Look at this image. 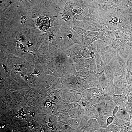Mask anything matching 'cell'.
Listing matches in <instances>:
<instances>
[{"label": "cell", "instance_id": "cell-1", "mask_svg": "<svg viewBox=\"0 0 132 132\" xmlns=\"http://www.w3.org/2000/svg\"><path fill=\"white\" fill-rule=\"evenodd\" d=\"M115 77L125 78L126 73L124 72L120 65L117 58H114L109 64Z\"/></svg>", "mask_w": 132, "mask_h": 132}, {"label": "cell", "instance_id": "cell-2", "mask_svg": "<svg viewBox=\"0 0 132 132\" xmlns=\"http://www.w3.org/2000/svg\"><path fill=\"white\" fill-rule=\"evenodd\" d=\"M117 53L116 50L109 47L106 51L99 54L106 65L109 64L111 60L117 57Z\"/></svg>", "mask_w": 132, "mask_h": 132}, {"label": "cell", "instance_id": "cell-3", "mask_svg": "<svg viewBox=\"0 0 132 132\" xmlns=\"http://www.w3.org/2000/svg\"><path fill=\"white\" fill-rule=\"evenodd\" d=\"M35 21L36 25L42 32H46L50 25L49 18L43 16L39 17Z\"/></svg>", "mask_w": 132, "mask_h": 132}, {"label": "cell", "instance_id": "cell-4", "mask_svg": "<svg viewBox=\"0 0 132 132\" xmlns=\"http://www.w3.org/2000/svg\"><path fill=\"white\" fill-rule=\"evenodd\" d=\"M116 105L112 99L109 100L106 102L102 114L108 117L112 116L113 109Z\"/></svg>", "mask_w": 132, "mask_h": 132}, {"label": "cell", "instance_id": "cell-5", "mask_svg": "<svg viewBox=\"0 0 132 132\" xmlns=\"http://www.w3.org/2000/svg\"><path fill=\"white\" fill-rule=\"evenodd\" d=\"M97 119L92 118L88 121L85 127L86 132H96L99 128Z\"/></svg>", "mask_w": 132, "mask_h": 132}, {"label": "cell", "instance_id": "cell-6", "mask_svg": "<svg viewBox=\"0 0 132 132\" xmlns=\"http://www.w3.org/2000/svg\"><path fill=\"white\" fill-rule=\"evenodd\" d=\"M115 115L118 118L125 121H130L129 116L126 111L125 105L119 106V110Z\"/></svg>", "mask_w": 132, "mask_h": 132}, {"label": "cell", "instance_id": "cell-7", "mask_svg": "<svg viewBox=\"0 0 132 132\" xmlns=\"http://www.w3.org/2000/svg\"><path fill=\"white\" fill-rule=\"evenodd\" d=\"M116 50L119 55L125 59L132 53L124 44H121Z\"/></svg>", "mask_w": 132, "mask_h": 132}, {"label": "cell", "instance_id": "cell-8", "mask_svg": "<svg viewBox=\"0 0 132 132\" xmlns=\"http://www.w3.org/2000/svg\"><path fill=\"white\" fill-rule=\"evenodd\" d=\"M112 100L116 105L119 106L124 105L127 99L125 94H113L112 95Z\"/></svg>", "mask_w": 132, "mask_h": 132}, {"label": "cell", "instance_id": "cell-9", "mask_svg": "<svg viewBox=\"0 0 132 132\" xmlns=\"http://www.w3.org/2000/svg\"><path fill=\"white\" fill-rule=\"evenodd\" d=\"M99 115L98 111L93 106L86 110L85 115L89 119H97Z\"/></svg>", "mask_w": 132, "mask_h": 132}, {"label": "cell", "instance_id": "cell-10", "mask_svg": "<svg viewBox=\"0 0 132 132\" xmlns=\"http://www.w3.org/2000/svg\"><path fill=\"white\" fill-rule=\"evenodd\" d=\"M114 121L113 123L121 128L127 126L129 124V121H127L121 119L115 115L113 116Z\"/></svg>", "mask_w": 132, "mask_h": 132}, {"label": "cell", "instance_id": "cell-11", "mask_svg": "<svg viewBox=\"0 0 132 132\" xmlns=\"http://www.w3.org/2000/svg\"><path fill=\"white\" fill-rule=\"evenodd\" d=\"M113 84L115 88H116L127 85V82L125 78L115 77L113 80Z\"/></svg>", "mask_w": 132, "mask_h": 132}, {"label": "cell", "instance_id": "cell-12", "mask_svg": "<svg viewBox=\"0 0 132 132\" xmlns=\"http://www.w3.org/2000/svg\"><path fill=\"white\" fill-rule=\"evenodd\" d=\"M108 116L103 115H100L97 119L98 124L99 128H106V121Z\"/></svg>", "mask_w": 132, "mask_h": 132}, {"label": "cell", "instance_id": "cell-13", "mask_svg": "<svg viewBox=\"0 0 132 132\" xmlns=\"http://www.w3.org/2000/svg\"><path fill=\"white\" fill-rule=\"evenodd\" d=\"M117 58L122 69L124 72L126 73L128 71V70L127 67V62L125 60V59L120 56L117 53Z\"/></svg>", "mask_w": 132, "mask_h": 132}, {"label": "cell", "instance_id": "cell-14", "mask_svg": "<svg viewBox=\"0 0 132 132\" xmlns=\"http://www.w3.org/2000/svg\"><path fill=\"white\" fill-rule=\"evenodd\" d=\"M104 74L109 80L113 81L115 77L109 65H106L104 69Z\"/></svg>", "mask_w": 132, "mask_h": 132}, {"label": "cell", "instance_id": "cell-15", "mask_svg": "<svg viewBox=\"0 0 132 132\" xmlns=\"http://www.w3.org/2000/svg\"><path fill=\"white\" fill-rule=\"evenodd\" d=\"M89 74L95 75L97 71V65L94 58H92L89 66Z\"/></svg>", "mask_w": 132, "mask_h": 132}, {"label": "cell", "instance_id": "cell-16", "mask_svg": "<svg viewBox=\"0 0 132 132\" xmlns=\"http://www.w3.org/2000/svg\"><path fill=\"white\" fill-rule=\"evenodd\" d=\"M109 47L101 43H97L96 46L97 53L99 54L105 52L108 50Z\"/></svg>", "mask_w": 132, "mask_h": 132}, {"label": "cell", "instance_id": "cell-17", "mask_svg": "<svg viewBox=\"0 0 132 132\" xmlns=\"http://www.w3.org/2000/svg\"><path fill=\"white\" fill-rule=\"evenodd\" d=\"M105 104V102L100 101L99 103L93 105L98 111L99 115L102 114Z\"/></svg>", "mask_w": 132, "mask_h": 132}, {"label": "cell", "instance_id": "cell-18", "mask_svg": "<svg viewBox=\"0 0 132 132\" xmlns=\"http://www.w3.org/2000/svg\"><path fill=\"white\" fill-rule=\"evenodd\" d=\"M121 128L112 123L106 128L107 132H120Z\"/></svg>", "mask_w": 132, "mask_h": 132}, {"label": "cell", "instance_id": "cell-19", "mask_svg": "<svg viewBox=\"0 0 132 132\" xmlns=\"http://www.w3.org/2000/svg\"><path fill=\"white\" fill-rule=\"evenodd\" d=\"M127 85L120 88H115L114 94H126L127 91Z\"/></svg>", "mask_w": 132, "mask_h": 132}, {"label": "cell", "instance_id": "cell-20", "mask_svg": "<svg viewBox=\"0 0 132 132\" xmlns=\"http://www.w3.org/2000/svg\"><path fill=\"white\" fill-rule=\"evenodd\" d=\"M94 58L97 65L101 66L104 69L106 65L99 54L98 53H96Z\"/></svg>", "mask_w": 132, "mask_h": 132}, {"label": "cell", "instance_id": "cell-21", "mask_svg": "<svg viewBox=\"0 0 132 132\" xmlns=\"http://www.w3.org/2000/svg\"><path fill=\"white\" fill-rule=\"evenodd\" d=\"M82 94L83 98L88 100H89L92 96L90 89L89 88L85 89L83 91Z\"/></svg>", "mask_w": 132, "mask_h": 132}, {"label": "cell", "instance_id": "cell-22", "mask_svg": "<svg viewBox=\"0 0 132 132\" xmlns=\"http://www.w3.org/2000/svg\"><path fill=\"white\" fill-rule=\"evenodd\" d=\"M100 101L105 103L112 99V96L107 93H103L100 96Z\"/></svg>", "mask_w": 132, "mask_h": 132}, {"label": "cell", "instance_id": "cell-23", "mask_svg": "<svg viewBox=\"0 0 132 132\" xmlns=\"http://www.w3.org/2000/svg\"><path fill=\"white\" fill-rule=\"evenodd\" d=\"M88 101L93 105L100 102V96L99 95L92 96L90 99Z\"/></svg>", "mask_w": 132, "mask_h": 132}, {"label": "cell", "instance_id": "cell-24", "mask_svg": "<svg viewBox=\"0 0 132 132\" xmlns=\"http://www.w3.org/2000/svg\"><path fill=\"white\" fill-rule=\"evenodd\" d=\"M104 73V68L101 66L97 65V71L95 75L99 77Z\"/></svg>", "mask_w": 132, "mask_h": 132}, {"label": "cell", "instance_id": "cell-25", "mask_svg": "<svg viewBox=\"0 0 132 132\" xmlns=\"http://www.w3.org/2000/svg\"><path fill=\"white\" fill-rule=\"evenodd\" d=\"M127 62L128 70L129 71H132V53L130 55Z\"/></svg>", "mask_w": 132, "mask_h": 132}, {"label": "cell", "instance_id": "cell-26", "mask_svg": "<svg viewBox=\"0 0 132 132\" xmlns=\"http://www.w3.org/2000/svg\"><path fill=\"white\" fill-rule=\"evenodd\" d=\"M91 51L88 49L86 48L84 50L83 56L85 58H91L90 56V54Z\"/></svg>", "mask_w": 132, "mask_h": 132}, {"label": "cell", "instance_id": "cell-27", "mask_svg": "<svg viewBox=\"0 0 132 132\" xmlns=\"http://www.w3.org/2000/svg\"><path fill=\"white\" fill-rule=\"evenodd\" d=\"M113 117L112 116L108 117L106 121V126L107 127L113 123Z\"/></svg>", "mask_w": 132, "mask_h": 132}, {"label": "cell", "instance_id": "cell-28", "mask_svg": "<svg viewBox=\"0 0 132 132\" xmlns=\"http://www.w3.org/2000/svg\"><path fill=\"white\" fill-rule=\"evenodd\" d=\"M119 108V106L116 105L115 107L114 108L113 112H112V116L113 117L114 116L117 114Z\"/></svg>", "mask_w": 132, "mask_h": 132}, {"label": "cell", "instance_id": "cell-29", "mask_svg": "<svg viewBox=\"0 0 132 132\" xmlns=\"http://www.w3.org/2000/svg\"><path fill=\"white\" fill-rule=\"evenodd\" d=\"M96 132H107L106 128H99Z\"/></svg>", "mask_w": 132, "mask_h": 132}, {"label": "cell", "instance_id": "cell-30", "mask_svg": "<svg viewBox=\"0 0 132 132\" xmlns=\"http://www.w3.org/2000/svg\"><path fill=\"white\" fill-rule=\"evenodd\" d=\"M96 53L94 52L91 51L90 54V56L91 58H94Z\"/></svg>", "mask_w": 132, "mask_h": 132}, {"label": "cell", "instance_id": "cell-31", "mask_svg": "<svg viewBox=\"0 0 132 132\" xmlns=\"http://www.w3.org/2000/svg\"><path fill=\"white\" fill-rule=\"evenodd\" d=\"M127 132H132V127L129 126L127 127Z\"/></svg>", "mask_w": 132, "mask_h": 132}]
</instances>
